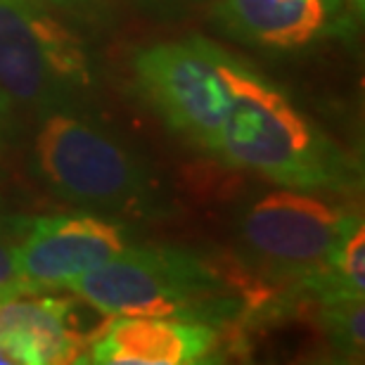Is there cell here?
Wrapping results in <instances>:
<instances>
[{
  "label": "cell",
  "mask_w": 365,
  "mask_h": 365,
  "mask_svg": "<svg viewBox=\"0 0 365 365\" xmlns=\"http://www.w3.org/2000/svg\"><path fill=\"white\" fill-rule=\"evenodd\" d=\"M46 7H57V10L76 12L81 17H93L95 12L105 7V0H38Z\"/></svg>",
  "instance_id": "obj_13"
},
{
  "label": "cell",
  "mask_w": 365,
  "mask_h": 365,
  "mask_svg": "<svg viewBox=\"0 0 365 365\" xmlns=\"http://www.w3.org/2000/svg\"><path fill=\"white\" fill-rule=\"evenodd\" d=\"M14 242H17L14 237L0 232V284L21 282L17 275V261H14Z\"/></svg>",
  "instance_id": "obj_12"
},
{
  "label": "cell",
  "mask_w": 365,
  "mask_h": 365,
  "mask_svg": "<svg viewBox=\"0 0 365 365\" xmlns=\"http://www.w3.org/2000/svg\"><path fill=\"white\" fill-rule=\"evenodd\" d=\"M67 289L107 316L223 323L237 316L225 280L202 257L173 247H126Z\"/></svg>",
  "instance_id": "obj_2"
},
{
  "label": "cell",
  "mask_w": 365,
  "mask_h": 365,
  "mask_svg": "<svg viewBox=\"0 0 365 365\" xmlns=\"http://www.w3.org/2000/svg\"><path fill=\"white\" fill-rule=\"evenodd\" d=\"M126 247L130 240L121 223L88 211L55 214L29 218L14 242V261L19 280L43 292L67 287Z\"/></svg>",
  "instance_id": "obj_7"
},
{
  "label": "cell",
  "mask_w": 365,
  "mask_h": 365,
  "mask_svg": "<svg viewBox=\"0 0 365 365\" xmlns=\"http://www.w3.org/2000/svg\"><path fill=\"white\" fill-rule=\"evenodd\" d=\"M323 323L332 344L349 359L363 356V299L323 304Z\"/></svg>",
  "instance_id": "obj_11"
},
{
  "label": "cell",
  "mask_w": 365,
  "mask_h": 365,
  "mask_svg": "<svg viewBox=\"0 0 365 365\" xmlns=\"http://www.w3.org/2000/svg\"><path fill=\"white\" fill-rule=\"evenodd\" d=\"M0 365H17V361H14V356L7 351V349L0 344Z\"/></svg>",
  "instance_id": "obj_17"
},
{
  "label": "cell",
  "mask_w": 365,
  "mask_h": 365,
  "mask_svg": "<svg viewBox=\"0 0 365 365\" xmlns=\"http://www.w3.org/2000/svg\"><path fill=\"white\" fill-rule=\"evenodd\" d=\"M26 221L29 218H5L3 214H0V232L3 235H10V237H14V240H19V235L24 232V228H26Z\"/></svg>",
  "instance_id": "obj_16"
},
{
  "label": "cell",
  "mask_w": 365,
  "mask_h": 365,
  "mask_svg": "<svg viewBox=\"0 0 365 365\" xmlns=\"http://www.w3.org/2000/svg\"><path fill=\"white\" fill-rule=\"evenodd\" d=\"M351 216L309 190H273L245 207L240 245L261 273L313 294Z\"/></svg>",
  "instance_id": "obj_5"
},
{
  "label": "cell",
  "mask_w": 365,
  "mask_h": 365,
  "mask_svg": "<svg viewBox=\"0 0 365 365\" xmlns=\"http://www.w3.org/2000/svg\"><path fill=\"white\" fill-rule=\"evenodd\" d=\"M218 341L211 325L159 316H112L93 339L100 365H192L209 361Z\"/></svg>",
  "instance_id": "obj_10"
},
{
  "label": "cell",
  "mask_w": 365,
  "mask_h": 365,
  "mask_svg": "<svg viewBox=\"0 0 365 365\" xmlns=\"http://www.w3.org/2000/svg\"><path fill=\"white\" fill-rule=\"evenodd\" d=\"M34 292H41V289H36L34 284H26V282L0 284V304L7 302V299H12V297H19V294H34Z\"/></svg>",
  "instance_id": "obj_15"
},
{
  "label": "cell",
  "mask_w": 365,
  "mask_h": 365,
  "mask_svg": "<svg viewBox=\"0 0 365 365\" xmlns=\"http://www.w3.org/2000/svg\"><path fill=\"white\" fill-rule=\"evenodd\" d=\"M83 43L38 0H0V91L41 119L91 88Z\"/></svg>",
  "instance_id": "obj_4"
},
{
  "label": "cell",
  "mask_w": 365,
  "mask_h": 365,
  "mask_svg": "<svg viewBox=\"0 0 365 365\" xmlns=\"http://www.w3.org/2000/svg\"><path fill=\"white\" fill-rule=\"evenodd\" d=\"M0 344L17 365L88 363L93 334L81 327L76 299L19 294L0 304Z\"/></svg>",
  "instance_id": "obj_9"
},
{
  "label": "cell",
  "mask_w": 365,
  "mask_h": 365,
  "mask_svg": "<svg viewBox=\"0 0 365 365\" xmlns=\"http://www.w3.org/2000/svg\"><path fill=\"white\" fill-rule=\"evenodd\" d=\"M14 128V119H12V100L0 91V148L10 140V133Z\"/></svg>",
  "instance_id": "obj_14"
},
{
  "label": "cell",
  "mask_w": 365,
  "mask_h": 365,
  "mask_svg": "<svg viewBox=\"0 0 365 365\" xmlns=\"http://www.w3.org/2000/svg\"><path fill=\"white\" fill-rule=\"evenodd\" d=\"M225 78L230 109L216 157L228 166L294 190H344L354 185L346 155L299 109L289 95L214 41L200 38Z\"/></svg>",
  "instance_id": "obj_1"
},
{
  "label": "cell",
  "mask_w": 365,
  "mask_h": 365,
  "mask_svg": "<svg viewBox=\"0 0 365 365\" xmlns=\"http://www.w3.org/2000/svg\"><path fill=\"white\" fill-rule=\"evenodd\" d=\"M133 74L166 126L195 148L216 155L230 93L214 60L204 53L200 36L138 50Z\"/></svg>",
  "instance_id": "obj_6"
},
{
  "label": "cell",
  "mask_w": 365,
  "mask_h": 365,
  "mask_svg": "<svg viewBox=\"0 0 365 365\" xmlns=\"http://www.w3.org/2000/svg\"><path fill=\"white\" fill-rule=\"evenodd\" d=\"M351 0H218L216 19L230 38L292 53L351 29Z\"/></svg>",
  "instance_id": "obj_8"
},
{
  "label": "cell",
  "mask_w": 365,
  "mask_h": 365,
  "mask_svg": "<svg viewBox=\"0 0 365 365\" xmlns=\"http://www.w3.org/2000/svg\"><path fill=\"white\" fill-rule=\"evenodd\" d=\"M36 176L64 202L145 216L159 207V182L109 130L71 112L43 116L34 143Z\"/></svg>",
  "instance_id": "obj_3"
}]
</instances>
